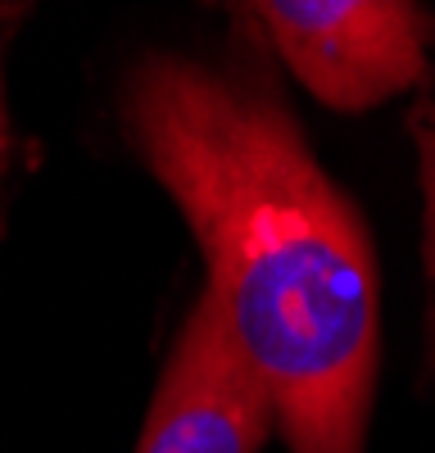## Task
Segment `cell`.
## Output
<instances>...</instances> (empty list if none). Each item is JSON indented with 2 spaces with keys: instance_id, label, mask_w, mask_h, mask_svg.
Segmentation results:
<instances>
[{
  "instance_id": "6da1fadb",
  "label": "cell",
  "mask_w": 435,
  "mask_h": 453,
  "mask_svg": "<svg viewBox=\"0 0 435 453\" xmlns=\"http://www.w3.org/2000/svg\"><path fill=\"white\" fill-rule=\"evenodd\" d=\"M127 127L209 254V286L295 453H362L377 273L263 68L150 59Z\"/></svg>"
},
{
  "instance_id": "7a4b0ae2",
  "label": "cell",
  "mask_w": 435,
  "mask_h": 453,
  "mask_svg": "<svg viewBox=\"0 0 435 453\" xmlns=\"http://www.w3.org/2000/svg\"><path fill=\"white\" fill-rule=\"evenodd\" d=\"M290 73L336 109H372L422 78L431 19L390 0H268L254 10Z\"/></svg>"
},
{
  "instance_id": "3957f363",
  "label": "cell",
  "mask_w": 435,
  "mask_h": 453,
  "mask_svg": "<svg viewBox=\"0 0 435 453\" xmlns=\"http://www.w3.org/2000/svg\"><path fill=\"white\" fill-rule=\"evenodd\" d=\"M272 426V399L245 363L223 299L200 295L177 335L136 453H259Z\"/></svg>"
},
{
  "instance_id": "277c9868",
  "label": "cell",
  "mask_w": 435,
  "mask_h": 453,
  "mask_svg": "<svg viewBox=\"0 0 435 453\" xmlns=\"http://www.w3.org/2000/svg\"><path fill=\"white\" fill-rule=\"evenodd\" d=\"M417 141H422V177H426V254H431V273H435V113L422 119Z\"/></svg>"
},
{
  "instance_id": "5b68a950",
  "label": "cell",
  "mask_w": 435,
  "mask_h": 453,
  "mask_svg": "<svg viewBox=\"0 0 435 453\" xmlns=\"http://www.w3.org/2000/svg\"><path fill=\"white\" fill-rule=\"evenodd\" d=\"M0 168H5V104H0Z\"/></svg>"
}]
</instances>
